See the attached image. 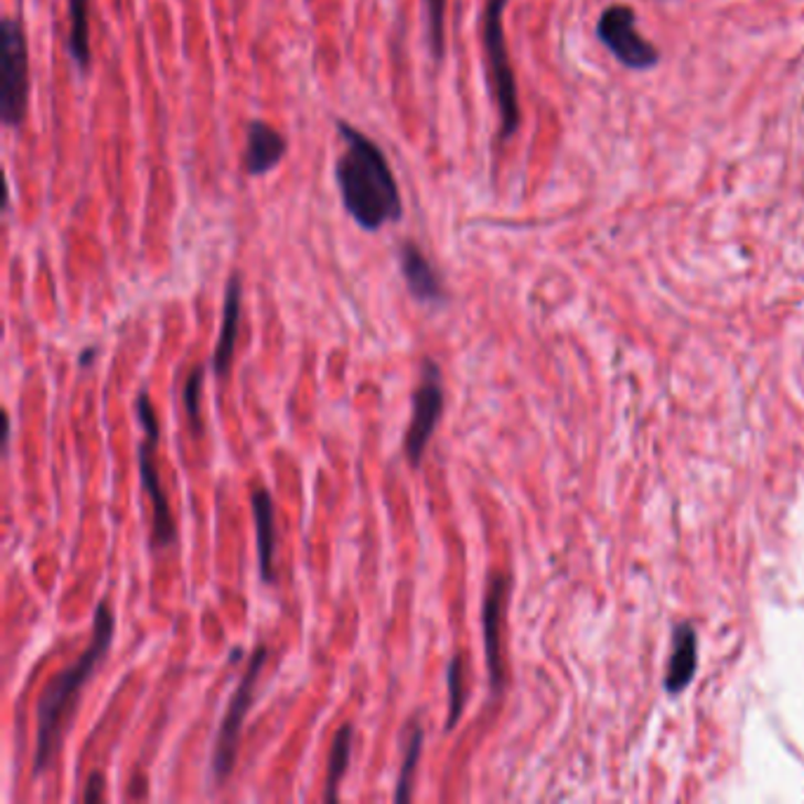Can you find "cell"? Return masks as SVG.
<instances>
[{
	"label": "cell",
	"instance_id": "6da1fadb",
	"mask_svg": "<svg viewBox=\"0 0 804 804\" xmlns=\"http://www.w3.org/2000/svg\"><path fill=\"white\" fill-rule=\"evenodd\" d=\"M345 151L335 163V180L345 211L358 227L378 232L404 217L401 192L383 149L366 132L337 121Z\"/></svg>",
	"mask_w": 804,
	"mask_h": 804
},
{
	"label": "cell",
	"instance_id": "7a4b0ae2",
	"mask_svg": "<svg viewBox=\"0 0 804 804\" xmlns=\"http://www.w3.org/2000/svg\"><path fill=\"white\" fill-rule=\"evenodd\" d=\"M114 628L116 621L109 607L105 602L97 604L90 646L85 648L72 668H66L45 687L36 710L39 733H36V758H33V769H36V774L45 772L50 762H53L62 739V729L68 720H72L74 704L81 689L85 687V682L93 677L97 663L105 658L107 648L114 640Z\"/></svg>",
	"mask_w": 804,
	"mask_h": 804
},
{
	"label": "cell",
	"instance_id": "3957f363",
	"mask_svg": "<svg viewBox=\"0 0 804 804\" xmlns=\"http://www.w3.org/2000/svg\"><path fill=\"white\" fill-rule=\"evenodd\" d=\"M507 0H489L484 10V50L489 62V76H491V90L495 97V107L501 114V135L512 137L519 128V99H517V83L512 74L510 53L505 43V29H503V12Z\"/></svg>",
	"mask_w": 804,
	"mask_h": 804
},
{
	"label": "cell",
	"instance_id": "277c9868",
	"mask_svg": "<svg viewBox=\"0 0 804 804\" xmlns=\"http://www.w3.org/2000/svg\"><path fill=\"white\" fill-rule=\"evenodd\" d=\"M3 78H0V116L8 128L22 126L29 105V45L24 24L6 17L3 31Z\"/></svg>",
	"mask_w": 804,
	"mask_h": 804
},
{
	"label": "cell",
	"instance_id": "5b68a950",
	"mask_svg": "<svg viewBox=\"0 0 804 804\" xmlns=\"http://www.w3.org/2000/svg\"><path fill=\"white\" fill-rule=\"evenodd\" d=\"M137 416H140V420L144 425V432H147V439L140 443V449H137V463H140L142 484H144L147 493L151 495V505H153L151 545L165 547L175 540V524H173V517H170L168 495L159 482L157 463H153V451H157L161 430H159L157 410H153L147 392H140V395H137Z\"/></svg>",
	"mask_w": 804,
	"mask_h": 804
},
{
	"label": "cell",
	"instance_id": "8992f818",
	"mask_svg": "<svg viewBox=\"0 0 804 804\" xmlns=\"http://www.w3.org/2000/svg\"><path fill=\"white\" fill-rule=\"evenodd\" d=\"M265 661H267V646H258V648H255V654L250 656L248 671H246L242 684H238V689L234 692V696L229 700L225 720H222V725H219L217 743H215V750H213V774H215L217 783L227 781L229 774H232V769H234L238 741H242V729H244V722H246V715L253 706L255 684H258V679H260V673L265 668Z\"/></svg>",
	"mask_w": 804,
	"mask_h": 804
},
{
	"label": "cell",
	"instance_id": "52a82bcc",
	"mask_svg": "<svg viewBox=\"0 0 804 804\" xmlns=\"http://www.w3.org/2000/svg\"><path fill=\"white\" fill-rule=\"evenodd\" d=\"M443 410V385L441 371L432 358H425L420 371V383L414 392V418L406 435V455L410 468H418L422 453L435 435V427Z\"/></svg>",
	"mask_w": 804,
	"mask_h": 804
},
{
	"label": "cell",
	"instance_id": "ba28073f",
	"mask_svg": "<svg viewBox=\"0 0 804 804\" xmlns=\"http://www.w3.org/2000/svg\"><path fill=\"white\" fill-rule=\"evenodd\" d=\"M597 33L615 60L630 68H648L658 62V50L642 39L635 12L625 6H611L602 14Z\"/></svg>",
	"mask_w": 804,
	"mask_h": 804
},
{
	"label": "cell",
	"instance_id": "9c48e42d",
	"mask_svg": "<svg viewBox=\"0 0 804 804\" xmlns=\"http://www.w3.org/2000/svg\"><path fill=\"white\" fill-rule=\"evenodd\" d=\"M505 600H507V578L493 576L484 600V644H486L491 684L495 692H501L505 684V668L501 656V623H503Z\"/></svg>",
	"mask_w": 804,
	"mask_h": 804
},
{
	"label": "cell",
	"instance_id": "30bf717a",
	"mask_svg": "<svg viewBox=\"0 0 804 804\" xmlns=\"http://www.w3.org/2000/svg\"><path fill=\"white\" fill-rule=\"evenodd\" d=\"M399 267L404 274V281L418 302L422 304H441L447 300V290H443L441 277L437 274L435 265L425 258V253L414 244L404 242L399 246Z\"/></svg>",
	"mask_w": 804,
	"mask_h": 804
},
{
	"label": "cell",
	"instance_id": "8fae6325",
	"mask_svg": "<svg viewBox=\"0 0 804 804\" xmlns=\"http://www.w3.org/2000/svg\"><path fill=\"white\" fill-rule=\"evenodd\" d=\"M288 151L286 135L277 128H271L265 121H250L246 128V153H244V170L250 178H260L271 173Z\"/></svg>",
	"mask_w": 804,
	"mask_h": 804
},
{
	"label": "cell",
	"instance_id": "7c38bea8",
	"mask_svg": "<svg viewBox=\"0 0 804 804\" xmlns=\"http://www.w3.org/2000/svg\"><path fill=\"white\" fill-rule=\"evenodd\" d=\"M242 298H244V286L242 277L234 274L227 283V296H225V317H222V329L219 340L213 354V371L217 378H222L232 366V356L238 337V323H242Z\"/></svg>",
	"mask_w": 804,
	"mask_h": 804
},
{
	"label": "cell",
	"instance_id": "4fadbf2b",
	"mask_svg": "<svg viewBox=\"0 0 804 804\" xmlns=\"http://www.w3.org/2000/svg\"><path fill=\"white\" fill-rule=\"evenodd\" d=\"M253 517L255 534H258V557L260 576L265 583H274V553H277V524H274V503L265 486L253 491Z\"/></svg>",
	"mask_w": 804,
	"mask_h": 804
},
{
	"label": "cell",
	"instance_id": "5bb4252c",
	"mask_svg": "<svg viewBox=\"0 0 804 804\" xmlns=\"http://www.w3.org/2000/svg\"><path fill=\"white\" fill-rule=\"evenodd\" d=\"M696 671V632L692 625H679L673 640V656L665 677V689L679 694L692 682Z\"/></svg>",
	"mask_w": 804,
	"mask_h": 804
},
{
	"label": "cell",
	"instance_id": "9a60e30c",
	"mask_svg": "<svg viewBox=\"0 0 804 804\" xmlns=\"http://www.w3.org/2000/svg\"><path fill=\"white\" fill-rule=\"evenodd\" d=\"M90 0H68V36L66 50L68 57L85 74L90 68Z\"/></svg>",
	"mask_w": 804,
	"mask_h": 804
},
{
	"label": "cell",
	"instance_id": "2e32d148",
	"mask_svg": "<svg viewBox=\"0 0 804 804\" xmlns=\"http://www.w3.org/2000/svg\"><path fill=\"white\" fill-rule=\"evenodd\" d=\"M352 741H354V729L352 725H342L335 733L333 746H331V758H329V774H326V800H337L340 781L345 779L350 758H352Z\"/></svg>",
	"mask_w": 804,
	"mask_h": 804
},
{
	"label": "cell",
	"instance_id": "e0dca14e",
	"mask_svg": "<svg viewBox=\"0 0 804 804\" xmlns=\"http://www.w3.org/2000/svg\"><path fill=\"white\" fill-rule=\"evenodd\" d=\"M420 752H422V729L416 720V722H410V729H408V743H406L404 764H401L397 793H395L397 802H408L410 793H414V779H416V769L420 762Z\"/></svg>",
	"mask_w": 804,
	"mask_h": 804
},
{
	"label": "cell",
	"instance_id": "ac0fdd59",
	"mask_svg": "<svg viewBox=\"0 0 804 804\" xmlns=\"http://www.w3.org/2000/svg\"><path fill=\"white\" fill-rule=\"evenodd\" d=\"M425 12V33L427 47H430L432 60L441 62L447 53V39H443V14H447V0H422Z\"/></svg>",
	"mask_w": 804,
	"mask_h": 804
},
{
	"label": "cell",
	"instance_id": "d6986e66",
	"mask_svg": "<svg viewBox=\"0 0 804 804\" xmlns=\"http://www.w3.org/2000/svg\"><path fill=\"white\" fill-rule=\"evenodd\" d=\"M449 717H447V731H451L460 715H463V708H465V700H468V694H465V658L463 656H453L451 663H449Z\"/></svg>",
	"mask_w": 804,
	"mask_h": 804
},
{
	"label": "cell",
	"instance_id": "ffe728a7",
	"mask_svg": "<svg viewBox=\"0 0 804 804\" xmlns=\"http://www.w3.org/2000/svg\"><path fill=\"white\" fill-rule=\"evenodd\" d=\"M203 378L205 371L203 366H196L190 378L184 383V408H186V418H190L192 432L199 437L203 432V420H201V395H203Z\"/></svg>",
	"mask_w": 804,
	"mask_h": 804
},
{
	"label": "cell",
	"instance_id": "44dd1931",
	"mask_svg": "<svg viewBox=\"0 0 804 804\" xmlns=\"http://www.w3.org/2000/svg\"><path fill=\"white\" fill-rule=\"evenodd\" d=\"M85 802H99L101 797H105V779H101V774H93L90 781H88V789H85Z\"/></svg>",
	"mask_w": 804,
	"mask_h": 804
},
{
	"label": "cell",
	"instance_id": "7402d4cb",
	"mask_svg": "<svg viewBox=\"0 0 804 804\" xmlns=\"http://www.w3.org/2000/svg\"><path fill=\"white\" fill-rule=\"evenodd\" d=\"M93 356H95V350H93V347H90V350H85V352H83V356L78 358V364L85 368V366H88V364L93 362Z\"/></svg>",
	"mask_w": 804,
	"mask_h": 804
}]
</instances>
